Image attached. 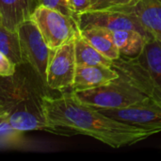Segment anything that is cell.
<instances>
[{
    "label": "cell",
    "mask_w": 161,
    "mask_h": 161,
    "mask_svg": "<svg viewBox=\"0 0 161 161\" xmlns=\"http://www.w3.org/2000/svg\"><path fill=\"white\" fill-rule=\"evenodd\" d=\"M24 132L14 128L5 114L0 116V148H17L25 143Z\"/></svg>",
    "instance_id": "obj_17"
},
{
    "label": "cell",
    "mask_w": 161,
    "mask_h": 161,
    "mask_svg": "<svg viewBox=\"0 0 161 161\" xmlns=\"http://www.w3.org/2000/svg\"><path fill=\"white\" fill-rule=\"evenodd\" d=\"M44 87L26 74L22 65L8 76H0V105L9 124L22 132L46 131L55 134L44 110Z\"/></svg>",
    "instance_id": "obj_2"
},
{
    "label": "cell",
    "mask_w": 161,
    "mask_h": 161,
    "mask_svg": "<svg viewBox=\"0 0 161 161\" xmlns=\"http://www.w3.org/2000/svg\"><path fill=\"white\" fill-rule=\"evenodd\" d=\"M79 32L96 50L112 61L121 57L120 51L114 42L112 31L104 27L92 26L81 29Z\"/></svg>",
    "instance_id": "obj_13"
},
{
    "label": "cell",
    "mask_w": 161,
    "mask_h": 161,
    "mask_svg": "<svg viewBox=\"0 0 161 161\" xmlns=\"http://www.w3.org/2000/svg\"><path fill=\"white\" fill-rule=\"evenodd\" d=\"M136 0H95L92 10L119 8L131 5Z\"/></svg>",
    "instance_id": "obj_20"
},
{
    "label": "cell",
    "mask_w": 161,
    "mask_h": 161,
    "mask_svg": "<svg viewBox=\"0 0 161 161\" xmlns=\"http://www.w3.org/2000/svg\"><path fill=\"white\" fill-rule=\"evenodd\" d=\"M2 25V17H1V13H0V25Z\"/></svg>",
    "instance_id": "obj_23"
},
{
    "label": "cell",
    "mask_w": 161,
    "mask_h": 161,
    "mask_svg": "<svg viewBox=\"0 0 161 161\" xmlns=\"http://www.w3.org/2000/svg\"><path fill=\"white\" fill-rule=\"evenodd\" d=\"M94 3L95 0H68L70 9L75 20L79 14L92 10Z\"/></svg>",
    "instance_id": "obj_18"
},
{
    "label": "cell",
    "mask_w": 161,
    "mask_h": 161,
    "mask_svg": "<svg viewBox=\"0 0 161 161\" xmlns=\"http://www.w3.org/2000/svg\"><path fill=\"white\" fill-rule=\"evenodd\" d=\"M44 42L50 49H56L79 34L75 19L56 9L39 5L31 15Z\"/></svg>",
    "instance_id": "obj_5"
},
{
    "label": "cell",
    "mask_w": 161,
    "mask_h": 161,
    "mask_svg": "<svg viewBox=\"0 0 161 161\" xmlns=\"http://www.w3.org/2000/svg\"><path fill=\"white\" fill-rule=\"evenodd\" d=\"M17 66L0 51V76H8L13 75Z\"/></svg>",
    "instance_id": "obj_21"
},
{
    "label": "cell",
    "mask_w": 161,
    "mask_h": 161,
    "mask_svg": "<svg viewBox=\"0 0 161 161\" xmlns=\"http://www.w3.org/2000/svg\"><path fill=\"white\" fill-rule=\"evenodd\" d=\"M3 114H5V111H4V109H3L2 106L0 105V116H2Z\"/></svg>",
    "instance_id": "obj_22"
},
{
    "label": "cell",
    "mask_w": 161,
    "mask_h": 161,
    "mask_svg": "<svg viewBox=\"0 0 161 161\" xmlns=\"http://www.w3.org/2000/svg\"><path fill=\"white\" fill-rule=\"evenodd\" d=\"M119 76L111 66L105 65H76L75 75L71 90L81 92L94 89L108 83Z\"/></svg>",
    "instance_id": "obj_10"
},
{
    "label": "cell",
    "mask_w": 161,
    "mask_h": 161,
    "mask_svg": "<svg viewBox=\"0 0 161 161\" xmlns=\"http://www.w3.org/2000/svg\"><path fill=\"white\" fill-rule=\"evenodd\" d=\"M100 111L115 120L161 132L160 101L147 97L143 101L128 108L120 109H101Z\"/></svg>",
    "instance_id": "obj_9"
},
{
    "label": "cell",
    "mask_w": 161,
    "mask_h": 161,
    "mask_svg": "<svg viewBox=\"0 0 161 161\" xmlns=\"http://www.w3.org/2000/svg\"><path fill=\"white\" fill-rule=\"evenodd\" d=\"M38 1H39V5L56 9L65 15L71 16L75 19V17L70 9L68 0H38Z\"/></svg>",
    "instance_id": "obj_19"
},
{
    "label": "cell",
    "mask_w": 161,
    "mask_h": 161,
    "mask_svg": "<svg viewBox=\"0 0 161 161\" xmlns=\"http://www.w3.org/2000/svg\"><path fill=\"white\" fill-rule=\"evenodd\" d=\"M132 11L144 29L155 39L161 42V2L158 0H136L125 6Z\"/></svg>",
    "instance_id": "obj_11"
},
{
    "label": "cell",
    "mask_w": 161,
    "mask_h": 161,
    "mask_svg": "<svg viewBox=\"0 0 161 161\" xmlns=\"http://www.w3.org/2000/svg\"><path fill=\"white\" fill-rule=\"evenodd\" d=\"M44 110L46 120L55 134L86 135L116 149L136 144L159 133L110 118L83 103L72 90L63 91L58 96L46 93Z\"/></svg>",
    "instance_id": "obj_1"
},
{
    "label": "cell",
    "mask_w": 161,
    "mask_h": 161,
    "mask_svg": "<svg viewBox=\"0 0 161 161\" xmlns=\"http://www.w3.org/2000/svg\"><path fill=\"white\" fill-rule=\"evenodd\" d=\"M76 22L79 30L92 26L107 28L110 31L130 29L142 33L146 39L152 36L144 29L137 16L125 7L109 9L90 10L77 16Z\"/></svg>",
    "instance_id": "obj_7"
},
{
    "label": "cell",
    "mask_w": 161,
    "mask_h": 161,
    "mask_svg": "<svg viewBox=\"0 0 161 161\" xmlns=\"http://www.w3.org/2000/svg\"><path fill=\"white\" fill-rule=\"evenodd\" d=\"M112 36L121 56L128 58L138 56L142 51L147 40L139 31L130 29L112 31Z\"/></svg>",
    "instance_id": "obj_14"
},
{
    "label": "cell",
    "mask_w": 161,
    "mask_h": 161,
    "mask_svg": "<svg viewBox=\"0 0 161 161\" xmlns=\"http://www.w3.org/2000/svg\"><path fill=\"white\" fill-rule=\"evenodd\" d=\"M38 0H0L2 25L9 30L16 31L18 26L31 18Z\"/></svg>",
    "instance_id": "obj_12"
},
{
    "label": "cell",
    "mask_w": 161,
    "mask_h": 161,
    "mask_svg": "<svg viewBox=\"0 0 161 161\" xmlns=\"http://www.w3.org/2000/svg\"><path fill=\"white\" fill-rule=\"evenodd\" d=\"M112 68L147 97L161 102V42L146 40L142 51L136 57L121 56Z\"/></svg>",
    "instance_id": "obj_3"
},
{
    "label": "cell",
    "mask_w": 161,
    "mask_h": 161,
    "mask_svg": "<svg viewBox=\"0 0 161 161\" xmlns=\"http://www.w3.org/2000/svg\"><path fill=\"white\" fill-rule=\"evenodd\" d=\"M74 92L83 103L99 110L128 108L147 98L145 94L120 75L117 78L100 87Z\"/></svg>",
    "instance_id": "obj_4"
},
{
    "label": "cell",
    "mask_w": 161,
    "mask_h": 161,
    "mask_svg": "<svg viewBox=\"0 0 161 161\" xmlns=\"http://www.w3.org/2000/svg\"><path fill=\"white\" fill-rule=\"evenodd\" d=\"M23 57L43 87L46 83V71L51 49L44 42L36 23L30 18L23 22L17 28Z\"/></svg>",
    "instance_id": "obj_6"
},
{
    "label": "cell",
    "mask_w": 161,
    "mask_h": 161,
    "mask_svg": "<svg viewBox=\"0 0 161 161\" xmlns=\"http://www.w3.org/2000/svg\"><path fill=\"white\" fill-rule=\"evenodd\" d=\"M75 53L76 65H105L112 67V60L96 50L83 36L75 38Z\"/></svg>",
    "instance_id": "obj_15"
},
{
    "label": "cell",
    "mask_w": 161,
    "mask_h": 161,
    "mask_svg": "<svg viewBox=\"0 0 161 161\" xmlns=\"http://www.w3.org/2000/svg\"><path fill=\"white\" fill-rule=\"evenodd\" d=\"M158 1H160V2H161V0H158Z\"/></svg>",
    "instance_id": "obj_24"
},
{
    "label": "cell",
    "mask_w": 161,
    "mask_h": 161,
    "mask_svg": "<svg viewBox=\"0 0 161 161\" xmlns=\"http://www.w3.org/2000/svg\"><path fill=\"white\" fill-rule=\"evenodd\" d=\"M0 51L7 56L16 66L25 64L22 54L18 31H12L0 25Z\"/></svg>",
    "instance_id": "obj_16"
},
{
    "label": "cell",
    "mask_w": 161,
    "mask_h": 161,
    "mask_svg": "<svg viewBox=\"0 0 161 161\" xmlns=\"http://www.w3.org/2000/svg\"><path fill=\"white\" fill-rule=\"evenodd\" d=\"M76 70L75 40L51 49L46 71L47 87L53 91H66L74 83Z\"/></svg>",
    "instance_id": "obj_8"
}]
</instances>
